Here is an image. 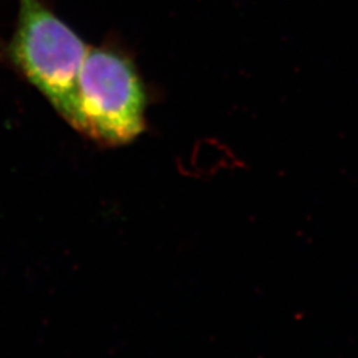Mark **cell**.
<instances>
[{
	"label": "cell",
	"instance_id": "obj_2",
	"mask_svg": "<svg viewBox=\"0 0 358 358\" xmlns=\"http://www.w3.org/2000/svg\"><path fill=\"white\" fill-rule=\"evenodd\" d=\"M145 112L146 92L133 62L115 48L90 47L71 127L96 143L120 146L143 131Z\"/></svg>",
	"mask_w": 358,
	"mask_h": 358
},
{
	"label": "cell",
	"instance_id": "obj_1",
	"mask_svg": "<svg viewBox=\"0 0 358 358\" xmlns=\"http://www.w3.org/2000/svg\"><path fill=\"white\" fill-rule=\"evenodd\" d=\"M88 50L44 0H17L7 59L68 125L75 115L77 81Z\"/></svg>",
	"mask_w": 358,
	"mask_h": 358
}]
</instances>
